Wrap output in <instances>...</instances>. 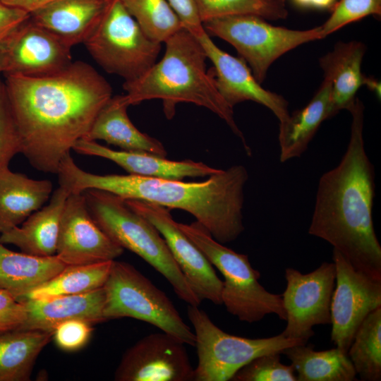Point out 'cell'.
<instances>
[{"mask_svg": "<svg viewBox=\"0 0 381 381\" xmlns=\"http://www.w3.org/2000/svg\"><path fill=\"white\" fill-rule=\"evenodd\" d=\"M4 78L21 153L35 169L45 173L57 174L62 159L85 138L112 97L108 81L80 61L51 75H5Z\"/></svg>", "mask_w": 381, "mask_h": 381, "instance_id": "cell-1", "label": "cell"}, {"mask_svg": "<svg viewBox=\"0 0 381 381\" xmlns=\"http://www.w3.org/2000/svg\"><path fill=\"white\" fill-rule=\"evenodd\" d=\"M349 142L339 164L320 177L308 233L328 242L356 270L381 280V246L373 207L375 170L365 149L364 105L349 109Z\"/></svg>", "mask_w": 381, "mask_h": 381, "instance_id": "cell-2", "label": "cell"}, {"mask_svg": "<svg viewBox=\"0 0 381 381\" xmlns=\"http://www.w3.org/2000/svg\"><path fill=\"white\" fill-rule=\"evenodd\" d=\"M57 174L59 186L70 193L98 189L186 211L222 244L236 240L244 231L242 210L248 173L243 165L222 169L202 182H184L129 174H95L80 169L68 155Z\"/></svg>", "mask_w": 381, "mask_h": 381, "instance_id": "cell-3", "label": "cell"}, {"mask_svg": "<svg viewBox=\"0 0 381 381\" xmlns=\"http://www.w3.org/2000/svg\"><path fill=\"white\" fill-rule=\"evenodd\" d=\"M164 43L165 52L161 60L138 78L123 83L130 106L160 99L168 119L174 116L179 103L203 107L226 123L250 155L251 150L234 120L233 109L217 90L212 71H207V58L198 39L182 28Z\"/></svg>", "mask_w": 381, "mask_h": 381, "instance_id": "cell-4", "label": "cell"}, {"mask_svg": "<svg viewBox=\"0 0 381 381\" xmlns=\"http://www.w3.org/2000/svg\"><path fill=\"white\" fill-rule=\"evenodd\" d=\"M82 193L92 217L111 240L140 256L164 277L180 299L199 306L201 301L186 281L164 238L149 220L116 194L98 189Z\"/></svg>", "mask_w": 381, "mask_h": 381, "instance_id": "cell-5", "label": "cell"}, {"mask_svg": "<svg viewBox=\"0 0 381 381\" xmlns=\"http://www.w3.org/2000/svg\"><path fill=\"white\" fill-rule=\"evenodd\" d=\"M178 226L223 275L222 301L227 312L248 323L258 322L270 313L286 321L282 294L270 293L260 284V273L253 268L247 255L214 240L198 222L178 223Z\"/></svg>", "mask_w": 381, "mask_h": 381, "instance_id": "cell-6", "label": "cell"}, {"mask_svg": "<svg viewBox=\"0 0 381 381\" xmlns=\"http://www.w3.org/2000/svg\"><path fill=\"white\" fill-rule=\"evenodd\" d=\"M103 289V316L106 321L135 318L158 327L185 344L195 346V334L172 301L132 265L114 260Z\"/></svg>", "mask_w": 381, "mask_h": 381, "instance_id": "cell-7", "label": "cell"}, {"mask_svg": "<svg viewBox=\"0 0 381 381\" xmlns=\"http://www.w3.org/2000/svg\"><path fill=\"white\" fill-rule=\"evenodd\" d=\"M83 44L106 72L127 82L138 78L157 62L162 43L143 32L120 0H109Z\"/></svg>", "mask_w": 381, "mask_h": 381, "instance_id": "cell-8", "label": "cell"}, {"mask_svg": "<svg viewBox=\"0 0 381 381\" xmlns=\"http://www.w3.org/2000/svg\"><path fill=\"white\" fill-rule=\"evenodd\" d=\"M188 318L195 337L198 363L195 381H227L253 359L307 342L282 334L268 338H246L224 332L208 315L195 306H188Z\"/></svg>", "mask_w": 381, "mask_h": 381, "instance_id": "cell-9", "label": "cell"}, {"mask_svg": "<svg viewBox=\"0 0 381 381\" xmlns=\"http://www.w3.org/2000/svg\"><path fill=\"white\" fill-rule=\"evenodd\" d=\"M253 15H238L202 23L208 35L232 45L262 83L278 58L296 47L323 38L320 26L298 30L274 26Z\"/></svg>", "mask_w": 381, "mask_h": 381, "instance_id": "cell-10", "label": "cell"}, {"mask_svg": "<svg viewBox=\"0 0 381 381\" xmlns=\"http://www.w3.org/2000/svg\"><path fill=\"white\" fill-rule=\"evenodd\" d=\"M285 279L286 286L282 297L286 326L282 333L307 342L315 334V325L331 324L335 265L324 262L308 274L289 267L285 270Z\"/></svg>", "mask_w": 381, "mask_h": 381, "instance_id": "cell-11", "label": "cell"}, {"mask_svg": "<svg viewBox=\"0 0 381 381\" xmlns=\"http://www.w3.org/2000/svg\"><path fill=\"white\" fill-rule=\"evenodd\" d=\"M332 259L336 279L331 302V339L347 353L358 327L381 306V280L356 270L335 249Z\"/></svg>", "mask_w": 381, "mask_h": 381, "instance_id": "cell-12", "label": "cell"}, {"mask_svg": "<svg viewBox=\"0 0 381 381\" xmlns=\"http://www.w3.org/2000/svg\"><path fill=\"white\" fill-rule=\"evenodd\" d=\"M134 211L149 220L164 238L192 290L202 301L222 305L223 281L202 251L179 229L169 209L144 200L125 199Z\"/></svg>", "mask_w": 381, "mask_h": 381, "instance_id": "cell-13", "label": "cell"}, {"mask_svg": "<svg viewBox=\"0 0 381 381\" xmlns=\"http://www.w3.org/2000/svg\"><path fill=\"white\" fill-rule=\"evenodd\" d=\"M181 341L162 331L150 334L123 353L116 381H189L194 369Z\"/></svg>", "mask_w": 381, "mask_h": 381, "instance_id": "cell-14", "label": "cell"}, {"mask_svg": "<svg viewBox=\"0 0 381 381\" xmlns=\"http://www.w3.org/2000/svg\"><path fill=\"white\" fill-rule=\"evenodd\" d=\"M71 49L29 17L0 47L2 73L30 77L55 73L73 61Z\"/></svg>", "mask_w": 381, "mask_h": 381, "instance_id": "cell-15", "label": "cell"}, {"mask_svg": "<svg viewBox=\"0 0 381 381\" xmlns=\"http://www.w3.org/2000/svg\"><path fill=\"white\" fill-rule=\"evenodd\" d=\"M123 248L92 217L83 193H71L61 217L56 255L66 265L114 260Z\"/></svg>", "mask_w": 381, "mask_h": 381, "instance_id": "cell-16", "label": "cell"}, {"mask_svg": "<svg viewBox=\"0 0 381 381\" xmlns=\"http://www.w3.org/2000/svg\"><path fill=\"white\" fill-rule=\"evenodd\" d=\"M195 37L214 66L212 73L216 88L230 107L252 101L272 111L279 124L289 119L288 102L282 95L264 89L244 60L221 49L205 30Z\"/></svg>", "mask_w": 381, "mask_h": 381, "instance_id": "cell-17", "label": "cell"}, {"mask_svg": "<svg viewBox=\"0 0 381 381\" xmlns=\"http://www.w3.org/2000/svg\"><path fill=\"white\" fill-rule=\"evenodd\" d=\"M73 150L81 155L96 156L111 160L129 174L172 180L210 176L222 169L211 167L201 162L172 161L145 152L117 151L94 140H79Z\"/></svg>", "mask_w": 381, "mask_h": 381, "instance_id": "cell-18", "label": "cell"}, {"mask_svg": "<svg viewBox=\"0 0 381 381\" xmlns=\"http://www.w3.org/2000/svg\"><path fill=\"white\" fill-rule=\"evenodd\" d=\"M104 298L101 287L80 294L19 301L25 306V318L18 329L53 332L59 324L69 320H83L90 324L106 321Z\"/></svg>", "mask_w": 381, "mask_h": 381, "instance_id": "cell-19", "label": "cell"}, {"mask_svg": "<svg viewBox=\"0 0 381 381\" xmlns=\"http://www.w3.org/2000/svg\"><path fill=\"white\" fill-rule=\"evenodd\" d=\"M109 0H58L30 13V18L71 47L84 43Z\"/></svg>", "mask_w": 381, "mask_h": 381, "instance_id": "cell-20", "label": "cell"}, {"mask_svg": "<svg viewBox=\"0 0 381 381\" xmlns=\"http://www.w3.org/2000/svg\"><path fill=\"white\" fill-rule=\"evenodd\" d=\"M69 194L66 188L59 186L48 205L32 213L20 226L1 233L0 242L14 245L29 255H55L61 217Z\"/></svg>", "mask_w": 381, "mask_h": 381, "instance_id": "cell-21", "label": "cell"}, {"mask_svg": "<svg viewBox=\"0 0 381 381\" xmlns=\"http://www.w3.org/2000/svg\"><path fill=\"white\" fill-rule=\"evenodd\" d=\"M129 106L125 95L112 96L100 109L83 139L102 140L124 151L166 157L163 144L140 131L132 123L127 114Z\"/></svg>", "mask_w": 381, "mask_h": 381, "instance_id": "cell-22", "label": "cell"}, {"mask_svg": "<svg viewBox=\"0 0 381 381\" xmlns=\"http://www.w3.org/2000/svg\"><path fill=\"white\" fill-rule=\"evenodd\" d=\"M365 45L357 41L337 42L333 50L320 59L324 78L331 84L329 118L349 110L366 76L361 71Z\"/></svg>", "mask_w": 381, "mask_h": 381, "instance_id": "cell-23", "label": "cell"}, {"mask_svg": "<svg viewBox=\"0 0 381 381\" xmlns=\"http://www.w3.org/2000/svg\"><path fill=\"white\" fill-rule=\"evenodd\" d=\"M49 180H35L13 172L0 171V234L19 226L40 210L52 193Z\"/></svg>", "mask_w": 381, "mask_h": 381, "instance_id": "cell-24", "label": "cell"}, {"mask_svg": "<svg viewBox=\"0 0 381 381\" xmlns=\"http://www.w3.org/2000/svg\"><path fill=\"white\" fill-rule=\"evenodd\" d=\"M331 84L325 78L308 104L279 124V160L284 163L305 152L320 124L329 119Z\"/></svg>", "mask_w": 381, "mask_h": 381, "instance_id": "cell-25", "label": "cell"}, {"mask_svg": "<svg viewBox=\"0 0 381 381\" xmlns=\"http://www.w3.org/2000/svg\"><path fill=\"white\" fill-rule=\"evenodd\" d=\"M66 266L56 255L42 257L17 253L0 242V289L16 299L55 276Z\"/></svg>", "mask_w": 381, "mask_h": 381, "instance_id": "cell-26", "label": "cell"}, {"mask_svg": "<svg viewBox=\"0 0 381 381\" xmlns=\"http://www.w3.org/2000/svg\"><path fill=\"white\" fill-rule=\"evenodd\" d=\"M297 344L284 349L297 373L298 381H353L356 373L346 352L336 347L315 351L313 344Z\"/></svg>", "mask_w": 381, "mask_h": 381, "instance_id": "cell-27", "label": "cell"}, {"mask_svg": "<svg viewBox=\"0 0 381 381\" xmlns=\"http://www.w3.org/2000/svg\"><path fill=\"white\" fill-rule=\"evenodd\" d=\"M52 335L18 329L0 333V381L29 380L38 355Z\"/></svg>", "mask_w": 381, "mask_h": 381, "instance_id": "cell-28", "label": "cell"}, {"mask_svg": "<svg viewBox=\"0 0 381 381\" xmlns=\"http://www.w3.org/2000/svg\"><path fill=\"white\" fill-rule=\"evenodd\" d=\"M113 260L66 265L55 276L17 299H46L87 293L103 287Z\"/></svg>", "mask_w": 381, "mask_h": 381, "instance_id": "cell-29", "label": "cell"}, {"mask_svg": "<svg viewBox=\"0 0 381 381\" xmlns=\"http://www.w3.org/2000/svg\"><path fill=\"white\" fill-rule=\"evenodd\" d=\"M347 354L361 380H381V306L358 327Z\"/></svg>", "mask_w": 381, "mask_h": 381, "instance_id": "cell-30", "label": "cell"}, {"mask_svg": "<svg viewBox=\"0 0 381 381\" xmlns=\"http://www.w3.org/2000/svg\"><path fill=\"white\" fill-rule=\"evenodd\" d=\"M143 32L152 40L165 42L183 25L167 0H120Z\"/></svg>", "mask_w": 381, "mask_h": 381, "instance_id": "cell-31", "label": "cell"}, {"mask_svg": "<svg viewBox=\"0 0 381 381\" xmlns=\"http://www.w3.org/2000/svg\"><path fill=\"white\" fill-rule=\"evenodd\" d=\"M202 23L226 16L253 15L266 20L286 18L285 0H193Z\"/></svg>", "mask_w": 381, "mask_h": 381, "instance_id": "cell-32", "label": "cell"}, {"mask_svg": "<svg viewBox=\"0 0 381 381\" xmlns=\"http://www.w3.org/2000/svg\"><path fill=\"white\" fill-rule=\"evenodd\" d=\"M280 353L263 354L240 368L232 381H296L294 367L280 361Z\"/></svg>", "mask_w": 381, "mask_h": 381, "instance_id": "cell-33", "label": "cell"}, {"mask_svg": "<svg viewBox=\"0 0 381 381\" xmlns=\"http://www.w3.org/2000/svg\"><path fill=\"white\" fill-rule=\"evenodd\" d=\"M381 0H339L331 16L320 25L323 38L349 23L370 15H380Z\"/></svg>", "mask_w": 381, "mask_h": 381, "instance_id": "cell-34", "label": "cell"}, {"mask_svg": "<svg viewBox=\"0 0 381 381\" xmlns=\"http://www.w3.org/2000/svg\"><path fill=\"white\" fill-rule=\"evenodd\" d=\"M18 131L12 115L4 81L0 79V171L8 167L11 159L21 153Z\"/></svg>", "mask_w": 381, "mask_h": 381, "instance_id": "cell-35", "label": "cell"}, {"mask_svg": "<svg viewBox=\"0 0 381 381\" xmlns=\"http://www.w3.org/2000/svg\"><path fill=\"white\" fill-rule=\"evenodd\" d=\"M92 324L83 320H69L59 324L53 331L55 343L66 351H77L83 347L92 332Z\"/></svg>", "mask_w": 381, "mask_h": 381, "instance_id": "cell-36", "label": "cell"}, {"mask_svg": "<svg viewBox=\"0 0 381 381\" xmlns=\"http://www.w3.org/2000/svg\"><path fill=\"white\" fill-rule=\"evenodd\" d=\"M25 318L24 305L8 291L0 289V333L18 329Z\"/></svg>", "mask_w": 381, "mask_h": 381, "instance_id": "cell-37", "label": "cell"}, {"mask_svg": "<svg viewBox=\"0 0 381 381\" xmlns=\"http://www.w3.org/2000/svg\"><path fill=\"white\" fill-rule=\"evenodd\" d=\"M29 17L28 11L0 1V47Z\"/></svg>", "mask_w": 381, "mask_h": 381, "instance_id": "cell-38", "label": "cell"}, {"mask_svg": "<svg viewBox=\"0 0 381 381\" xmlns=\"http://www.w3.org/2000/svg\"><path fill=\"white\" fill-rule=\"evenodd\" d=\"M180 19L183 27L195 36L205 31L193 0H167Z\"/></svg>", "mask_w": 381, "mask_h": 381, "instance_id": "cell-39", "label": "cell"}, {"mask_svg": "<svg viewBox=\"0 0 381 381\" xmlns=\"http://www.w3.org/2000/svg\"><path fill=\"white\" fill-rule=\"evenodd\" d=\"M56 1L58 0H1L5 4L23 9L28 13Z\"/></svg>", "mask_w": 381, "mask_h": 381, "instance_id": "cell-40", "label": "cell"}, {"mask_svg": "<svg viewBox=\"0 0 381 381\" xmlns=\"http://www.w3.org/2000/svg\"><path fill=\"white\" fill-rule=\"evenodd\" d=\"M292 1L302 8L325 9L332 7L336 0H292Z\"/></svg>", "mask_w": 381, "mask_h": 381, "instance_id": "cell-41", "label": "cell"}, {"mask_svg": "<svg viewBox=\"0 0 381 381\" xmlns=\"http://www.w3.org/2000/svg\"><path fill=\"white\" fill-rule=\"evenodd\" d=\"M364 85L371 90L373 92L380 96V83L373 78L366 77Z\"/></svg>", "mask_w": 381, "mask_h": 381, "instance_id": "cell-42", "label": "cell"}, {"mask_svg": "<svg viewBox=\"0 0 381 381\" xmlns=\"http://www.w3.org/2000/svg\"><path fill=\"white\" fill-rule=\"evenodd\" d=\"M3 74L2 73V67H1V60H0V75ZM1 79V78H0Z\"/></svg>", "mask_w": 381, "mask_h": 381, "instance_id": "cell-43", "label": "cell"}, {"mask_svg": "<svg viewBox=\"0 0 381 381\" xmlns=\"http://www.w3.org/2000/svg\"><path fill=\"white\" fill-rule=\"evenodd\" d=\"M1 1V0H0Z\"/></svg>", "mask_w": 381, "mask_h": 381, "instance_id": "cell-44", "label": "cell"}]
</instances>
